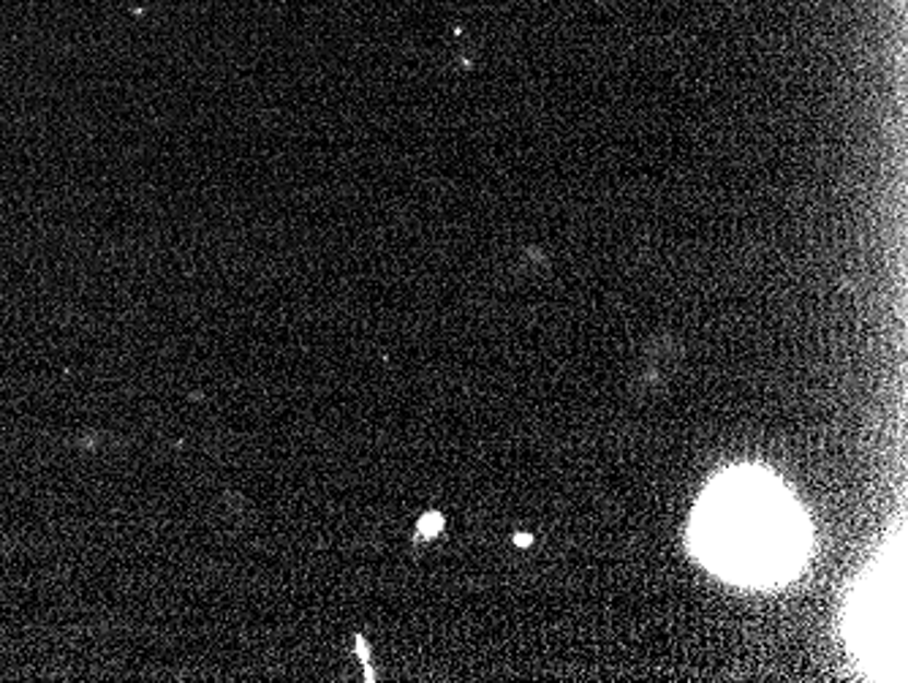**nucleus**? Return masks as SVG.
Listing matches in <instances>:
<instances>
[{"instance_id":"1","label":"nucleus","mask_w":908,"mask_h":683,"mask_svg":"<svg viewBox=\"0 0 908 683\" xmlns=\"http://www.w3.org/2000/svg\"><path fill=\"white\" fill-rule=\"evenodd\" d=\"M778 485L748 476L723 480L699 509L701 558L732 580L781 575L800 553L802 529Z\"/></svg>"},{"instance_id":"2","label":"nucleus","mask_w":908,"mask_h":683,"mask_svg":"<svg viewBox=\"0 0 908 683\" xmlns=\"http://www.w3.org/2000/svg\"><path fill=\"white\" fill-rule=\"evenodd\" d=\"M441 523H444V518L438 513L425 515V518L420 520V534L422 537H436L438 531H441Z\"/></svg>"},{"instance_id":"3","label":"nucleus","mask_w":908,"mask_h":683,"mask_svg":"<svg viewBox=\"0 0 908 683\" xmlns=\"http://www.w3.org/2000/svg\"><path fill=\"white\" fill-rule=\"evenodd\" d=\"M515 542H517V545H531L533 540H531V537H528V534H517V537H515Z\"/></svg>"}]
</instances>
